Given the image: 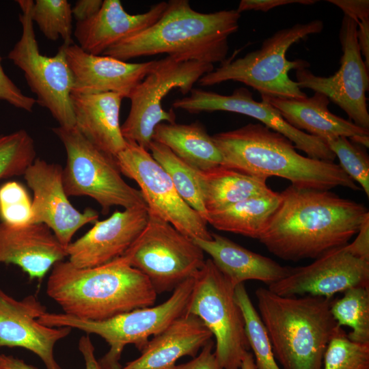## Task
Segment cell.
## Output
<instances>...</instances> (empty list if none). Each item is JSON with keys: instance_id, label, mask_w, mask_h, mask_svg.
Returning <instances> with one entry per match:
<instances>
[{"instance_id": "6da1fadb", "label": "cell", "mask_w": 369, "mask_h": 369, "mask_svg": "<svg viewBox=\"0 0 369 369\" xmlns=\"http://www.w3.org/2000/svg\"><path fill=\"white\" fill-rule=\"evenodd\" d=\"M258 239L269 252L285 260L316 259L346 245L369 216L362 204L328 190L290 185Z\"/></svg>"}, {"instance_id": "7a4b0ae2", "label": "cell", "mask_w": 369, "mask_h": 369, "mask_svg": "<svg viewBox=\"0 0 369 369\" xmlns=\"http://www.w3.org/2000/svg\"><path fill=\"white\" fill-rule=\"evenodd\" d=\"M236 10L203 13L187 0H170L161 16L148 28L114 44L102 55L124 61L167 54L182 61L221 63L228 52V38L238 27Z\"/></svg>"}, {"instance_id": "3957f363", "label": "cell", "mask_w": 369, "mask_h": 369, "mask_svg": "<svg viewBox=\"0 0 369 369\" xmlns=\"http://www.w3.org/2000/svg\"><path fill=\"white\" fill-rule=\"evenodd\" d=\"M212 138L221 154V165L245 174L264 180L277 176L302 189H360L338 164L300 154L286 137L260 122Z\"/></svg>"}, {"instance_id": "277c9868", "label": "cell", "mask_w": 369, "mask_h": 369, "mask_svg": "<svg viewBox=\"0 0 369 369\" xmlns=\"http://www.w3.org/2000/svg\"><path fill=\"white\" fill-rule=\"evenodd\" d=\"M46 293L64 314L95 321L152 306L158 295L148 279L122 257L91 268L57 262L49 277Z\"/></svg>"}, {"instance_id": "5b68a950", "label": "cell", "mask_w": 369, "mask_h": 369, "mask_svg": "<svg viewBox=\"0 0 369 369\" xmlns=\"http://www.w3.org/2000/svg\"><path fill=\"white\" fill-rule=\"evenodd\" d=\"M258 313L276 361L282 369H322L326 348L340 328L330 312L331 299L280 296L256 290Z\"/></svg>"}, {"instance_id": "8992f818", "label": "cell", "mask_w": 369, "mask_h": 369, "mask_svg": "<svg viewBox=\"0 0 369 369\" xmlns=\"http://www.w3.org/2000/svg\"><path fill=\"white\" fill-rule=\"evenodd\" d=\"M323 26L321 20L316 19L278 30L264 40L260 49L234 59H226L217 68L201 77L198 83L202 86H212L234 81L251 87L261 96L287 99L306 98L288 73L291 70L308 68L310 64L303 59L290 61L286 53L293 44L309 35L320 33Z\"/></svg>"}, {"instance_id": "52a82bcc", "label": "cell", "mask_w": 369, "mask_h": 369, "mask_svg": "<svg viewBox=\"0 0 369 369\" xmlns=\"http://www.w3.org/2000/svg\"><path fill=\"white\" fill-rule=\"evenodd\" d=\"M194 284V277L178 286L165 302L137 308L104 320H89L64 313L46 312L38 318L40 323L51 327H67L100 336L109 344V351L98 360L100 369H121L122 353L128 344L141 351L150 336L167 328L186 313Z\"/></svg>"}, {"instance_id": "ba28073f", "label": "cell", "mask_w": 369, "mask_h": 369, "mask_svg": "<svg viewBox=\"0 0 369 369\" xmlns=\"http://www.w3.org/2000/svg\"><path fill=\"white\" fill-rule=\"evenodd\" d=\"M52 131L66 149L62 181L68 196L90 197L99 204L103 214L114 206H147L140 190L122 178L114 157L94 146L75 126H59Z\"/></svg>"}, {"instance_id": "9c48e42d", "label": "cell", "mask_w": 369, "mask_h": 369, "mask_svg": "<svg viewBox=\"0 0 369 369\" xmlns=\"http://www.w3.org/2000/svg\"><path fill=\"white\" fill-rule=\"evenodd\" d=\"M121 257L148 279L157 295L194 277L206 260L193 239L150 210L144 229Z\"/></svg>"}, {"instance_id": "30bf717a", "label": "cell", "mask_w": 369, "mask_h": 369, "mask_svg": "<svg viewBox=\"0 0 369 369\" xmlns=\"http://www.w3.org/2000/svg\"><path fill=\"white\" fill-rule=\"evenodd\" d=\"M234 288L208 258L194 277L186 309L187 314L197 316L215 337V354L223 369H240L250 348Z\"/></svg>"}, {"instance_id": "8fae6325", "label": "cell", "mask_w": 369, "mask_h": 369, "mask_svg": "<svg viewBox=\"0 0 369 369\" xmlns=\"http://www.w3.org/2000/svg\"><path fill=\"white\" fill-rule=\"evenodd\" d=\"M16 2L21 10L18 16L22 33L8 58L23 72L31 91L36 95V103L47 109L59 126L74 127L70 97L73 79L64 46H60L54 56L42 55L31 16L33 1L17 0Z\"/></svg>"}, {"instance_id": "7c38bea8", "label": "cell", "mask_w": 369, "mask_h": 369, "mask_svg": "<svg viewBox=\"0 0 369 369\" xmlns=\"http://www.w3.org/2000/svg\"><path fill=\"white\" fill-rule=\"evenodd\" d=\"M213 69V64L182 61L169 56L159 59L154 68L128 97L130 111L121 125L126 141L134 142L149 151L156 126L162 122L176 121L173 110L163 109L162 100L165 96L174 88L179 89L183 94L189 93L193 85Z\"/></svg>"}, {"instance_id": "4fadbf2b", "label": "cell", "mask_w": 369, "mask_h": 369, "mask_svg": "<svg viewBox=\"0 0 369 369\" xmlns=\"http://www.w3.org/2000/svg\"><path fill=\"white\" fill-rule=\"evenodd\" d=\"M115 159L121 174L137 183L150 211L192 239L212 238L207 222L180 197L167 172L148 150L126 141Z\"/></svg>"}, {"instance_id": "5bb4252c", "label": "cell", "mask_w": 369, "mask_h": 369, "mask_svg": "<svg viewBox=\"0 0 369 369\" xmlns=\"http://www.w3.org/2000/svg\"><path fill=\"white\" fill-rule=\"evenodd\" d=\"M357 25L344 15L340 29L342 55L340 66L333 75H315L308 68L296 70L300 89L307 88L326 96L346 112L355 124L369 130L366 94L369 88L368 68L362 59L357 38Z\"/></svg>"}, {"instance_id": "9a60e30c", "label": "cell", "mask_w": 369, "mask_h": 369, "mask_svg": "<svg viewBox=\"0 0 369 369\" xmlns=\"http://www.w3.org/2000/svg\"><path fill=\"white\" fill-rule=\"evenodd\" d=\"M189 93L188 96L174 100L173 107L191 113L223 111L243 114L284 135L308 157L326 161L336 159L324 141L292 126L275 108L264 100H254L245 87L234 90L230 95L197 88H193Z\"/></svg>"}, {"instance_id": "2e32d148", "label": "cell", "mask_w": 369, "mask_h": 369, "mask_svg": "<svg viewBox=\"0 0 369 369\" xmlns=\"http://www.w3.org/2000/svg\"><path fill=\"white\" fill-rule=\"evenodd\" d=\"M311 264L291 267L284 278L268 286L286 297L310 295L331 299L357 286L369 287V261L351 254L345 245L332 249Z\"/></svg>"}, {"instance_id": "e0dca14e", "label": "cell", "mask_w": 369, "mask_h": 369, "mask_svg": "<svg viewBox=\"0 0 369 369\" xmlns=\"http://www.w3.org/2000/svg\"><path fill=\"white\" fill-rule=\"evenodd\" d=\"M63 168L57 163L36 158L23 176L33 191L30 223H44L65 247L83 226L95 223L98 213L92 208L83 212L70 202L62 181Z\"/></svg>"}, {"instance_id": "ac0fdd59", "label": "cell", "mask_w": 369, "mask_h": 369, "mask_svg": "<svg viewBox=\"0 0 369 369\" xmlns=\"http://www.w3.org/2000/svg\"><path fill=\"white\" fill-rule=\"evenodd\" d=\"M46 312L35 295L17 300L0 288V348H24L37 355L46 369H61L54 357V346L72 329L40 323L38 318Z\"/></svg>"}, {"instance_id": "d6986e66", "label": "cell", "mask_w": 369, "mask_h": 369, "mask_svg": "<svg viewBox=\"0 0 369 369\" xmlns=\"http://www.w3.org/2000/svg\"><path fill=\"white\" fill-rule=\"evenodd\" d=\"M149 217L147 206L116 210L97 221L83 236L66 247L68 261L79 268H91L121 257L144 229Z\"/></svg>"}, {"instance_id": "ffe728a7", "label": "cell", "mask_w": 369, "mask_h": 369, "mask_svg": "<svg viewBox=\"0 0 369 369\" xmlns=\"http://www.w3.org/2000/svg\"><path fill=\"white\" fill-rule=\"evenodd\" d=\"M63 45L73 79L72 93L75 94L114 92L128 98L158 62L128 63L110 56L88 53L74 43Z\"/></svg>"}, {"instance_id": "44dd1931", "label": "cell", "mask_w": 369, "mask_h": 369, "mask_svg": "<svg viewBox=\"0 0 369 369\" xmlns=\"http://www.w3.org/2000/svg\"><path fill=\"white\" fill-rule=\"evenodd\" d=\"M66 256V247L46 225L0 222V263L18 266L29 279H42Z\"/></svg>"}, {"instance_id": "7402d4cb", "label": "cell", "mask_w": 369, "mask_h": 369, "mask_svg": "<svg viewBox=\"0 0 369 369\" xmlns=\"http://www.w3.org/2000/svg\"><path fill=\"white\" fill-rule=\"evenodd\" d=\"M167 2L152 5L144 13L131 14L119 0H104L98 12L90 18L77 22L74 36L79 47L96 55L153 25L161 16Z\"/></svg>"}, {"instance_id": "603a6c76", "label": "cell", "mask_w": 369, "mask_h": 369, "mask_svg": "<svg viewBox=\"0 0 369 369\" xmlns=\"http://www.w3.org/2000/svg\"><path fill=\"white\" fill-rule=\"evenodd\" d=\"M213 337L197 316L185 313L153 336L141 355L121 369H170L182 357H195Z\"/></svg>"}, {"instance_id": "cb8c5ba5", "label": "cell", "mask_w": 369, "mask_h": 369, "mask_svg": "<svg viewBox=\"0 0 369 369\" xmlns=\"http://www.w3.org/2000/svg\"><path fill=\"white\" fill-rule=\"evenodd\" d=\"M75 127L96 148L115 157L126 145L120 124V94L71 93Z\"/></svg>"}, {"instance_id": "d4e9b609", "label": "cell", "mask_w": 369, "mask_h": 369, "mask_svg": "<svg viewBox=\"0 0 369 369\" xmlns=\"http://www.w3.org/2000/svg\"><path fill=\"white\" fill-rule=\"evenodd\" d=\"M210 240L193 239L235 288L247 280H258L268 286L285 277L291 267L251 251L226 236L211 233Z\"/></svg>"}, {"instance_id": "484cf974", "label": "cell", "mask_w": 369, "mask_h": 369, "mask_svg": "<svg viewBox=\"0 0 369 369\" xmlns=\"http://www.w3.org/2000/svg\"><path fill=\"white\" fill-rule=\"evenodd\" d=\"M262 100L275 108L292 126L318 137L323 141L338 136L351 139L369 136V130L357 126L331 113L329 100L324 94L314 92L311 97L301 99L279 98L261 96Z\"/></svg>"}, {"instance_id": "4316f807", "label": "cell", "mask_w": 369, "mask_h": 369, "mask_svg": "<svg viewBox=\"0 0 369 369\" xmlns=\"http://www.w3.org/2000/svg\"><path fill=\"white\" fill-rule=\"evenodd\" d=\"M152 141L164 145L198 171L208 170L223 163L212 136L199 122L188 124L160 123L154 128Z\"/></svg>"}, {"instance_id": "83f0119b", "label": "cell", "mask_w": 369, "mask_h": 369, "mask_svg": "<svg viewBox=\"0 0 369 369\" xmlns=\"http://www.w3.org/2000/svg\"><path fill=\"white\" fill-rule=\"evenodd\" d=\"M198 178L203 203L208 213L273 191L267 186L266 180L223 165L198 171Z\"/></svg>"}, {"instance_id": "f1b7e54d", "label": "cell", "mask_w": 369, "mask_h": 369, "mask_svg": "<svg viewBox=\"0 0 369 369\" xmlns=\"http://www.w3.org/2000/svg\"><path fill=\"white\" fill-rule=\"evenodd\" d=\"M280 193L253 197L208 213L206 222L221 231L259 239L281 202Z\"/></svg>"}, {"instance_id": "f546056e", "label": "cell", "mask_w": 369, "mask_h": 369, "mask_svg": "<svg viewBox=\"0 0 369 369\" xmlns=\"http://www.w3.org/2000/svg\"><path fill=\"white\" fill-rule=\"evenodd\" d=\"M149 150L152 157L167 172L180 197L206 221L208 213L203 203L198 170L156 141L151 142Z\"/></svg>"}, {"instance_id": "4dcf8cb0", "label": "cell", "mask_w": 369, "mask_h": 369, "mask_svg": "<svg viewBox=\"0 0 369 369\" xmlns=\"http://www.w3.org/2000/svg\"><path fill=\"white\" fill-rule=\"evenodd\" d=\"M330 312L339 327L351 328L347 334L351 341L369 344V287L348 289L342 297L331 301Z\"/></svg>"}, {"instance_id": "1f68e13d", "label": "cell", "mask_w": 369, "mask_h": 369, "mask_svg": "<svg viewBox=\"0 0 369 369\" xmlns=\"http://www.w3.org/2000/svg\"><path fill=\"white\" fill-rule=\"evenodd\" d=\"M234 297L243 314L245 333L249 348L253 351L256 368L281 369L275 358L264 325L243 284L235 287Z\"/></svg>"}, {"instance_id": "d6a6232c", "label": "cell", "mask_w": 369, "mask_h": 369, "mask_svg": "<svg viewBox=\"0 0 369 369\" xmlns=\"http://www.w3.org/2000/svg\"><path fill=\"white\" fill-rule=\"evenodd\" d=\"M31 16L40 31L51 41L61 38L64 44H73L71 5L66 0H36Z\"/></svg>"}, {"instance_id": "836d02e7", "label": "cell", "mask_w": 369, "mask_h": 369, "mask_svg": "<svg viewBox=\"0 0 369 369\" xmlns=\"http://www.w3.org/2000/svg\"><path fill=\"white\" fill-rule=\"evenodd\" d=\"M36 159L34 141L27 131L0 134V180L23 175Z\"/></svg>"}, {"instance_id": "e575fe53", "label": "cell", "mask_w": 369, "mask_h": 369, "mask_svg": "<svg viewBox=\"0 0 369 369\" xmlns=\"http://www.w3.org/2000/svg\"><path fill=\"white\" fill-rule=\"evenodd\" d=\"M322 369H369V344L351 341L340 327L326 348Z\"/></svg>"}, {"instance_id": "d590c367", "label": "cell", "mask_w": 369, "mask_h": 369, "mask_svg": "<svg viewBox=\"0 0 369 369\" xmlns=\"http://www.w3.org/2000/svg\"><path fill=\"white\" fill-rule=\"evenodd\" d=\"M338 157L339 165L355 182L358 183L369 196V157L367 153L347 137L338 136L324 141Z\"/></svg>"}, {"instance_id": "8d00e7d4", "label": "cell", "mask_w": 369, "mask_h": 369, "mask_svg": "<svg viewBox=\"0 0 369 369\" xmlns=\"http://www.w3.org/2000/svg\"><path fill=\"white\" fill-rule=\"evenodd\" d=\"M31 201L23 184L9 181L0 187V219L1 222L20 226L30 223Z\"/></svg>"}, {"instance_id": "74e56055", "label": "cell", "mask_w": 369, "mask_h": 369, "mask_svg": "<svg viewBox=\"0 0 369 369\" xmlns=\"http://www.w3.org/2000/svg\"><path fill=\"white\" fill-rule=\"evenodd\" d=\"M79 349L81 353L85 369H100L94 355V346L87 335L82 336L79 342ZM0 369H38L23 360L12 355H0Z\"/></svg>"}, {"instance_id": "f35d334b", "label": "cell", "mask_w": 369, "mask_h": 369, "mask_svg": "<svg viewBox=\"0 0 369 369\" xmlns=\"http://www.w3.org/2000/svg\"><path fill=\"white\" fill-rule=\"evenodd\" d=\"M0 56V100L14 107L32 112L35 98L24 94L16 85L7 76L1 66Z\"/></svg>"}, {"instance_id": "ab89813d", "label": "cell", "mask_w": 369, "mask_h": 369, "mask_svg": "<svg viewBox=\"0 0 369 369\" xmlns=\"http://www.w3.org/2000/svg\"><path fill=\"white\" fill-rule=\"evenodd\" d=\"M215 344L209 340L202 347L200 353L185 364L175 365L170 369H223L219 364L213 351Z\"/></svg>"}, {"instance_id": "60d3db41", "label": "cell", "mask_w": 369, "mask_h": 369, "mask_svg": "<svg viewBox=\"0 0 369 369\" xmlns=\"http://www.w3.org/2000/svg\"><path fill=\"white\" fill-rule=\"evenodd\" d=\"M315 3H316L315 0H241L236 11L240 14L248 10L267 12L275 8L288 4L312 5Z\"/></svg>"}, {"instance_id": "b9f144b4", "label": "cell", "mask_w": 369, "mask_h": 369, "mask_svg": "<svg viewBox=\"0 0 369 369\" xmlns=\"http://www.w3.org/2000/svg\"><path fill=\"white\" fill-rule=\"evenodd\" d=\"M328 2L340 8L344 15L353 19L356 23L369 18L368 0H328Z\"/></svg>"}, {"instance_id": "7bdbcfd3", "label": "cell", "mask_w": 369, "mask_h": 369, "mask_svg": "<svg viewBox=\"0 0 369 369\" xmlns=\"http://www.w3.org/2000/svg\"><path fill=\"white\" fill-rule=\"evenodd\" d=\"M353 241L345 245L353 256L369 261V216L362 223Z\"/></svg>"}, {"instance_id": "ee69618b", "label": "cell", "mask_w": 369, "mask_h": 369, "mask_svg": "<svg viewBox=\"0 0 369 369\" xmlns=\"http://www.w3.org/2000/svg\"><path fill=\"white\" fill-rule=\"evenodd\" d=\"M102 3V0H78L72 8V17L77 22L86 20L98 12Z\"/></svg>"}, {"instance_id": "f6af8a7d", "label": "cell", "mask_w": 369, "mask_h": 369, "mask_svg": "<svg viewBox=\"0 0 369 369\" xmlns=\"http://www.w3.org/2000/svg\"><path fill=\"white\" fill-rule=\"evenodd\" d=\"M357 38L361 53L364 57V62L369 68V18L357 23Z\"/></svg>"}, {"instance_id": "bcb514c9", "label": "cell", "mask_w": 369, "mask_h": 369, "mask_svg": "<svg viewBox=\"0 0 369 369\" xmlns=\"http://www.w3.org/2000/svg\"><path fill=\"white\" fill-rule=\"evenodd\" d=\"M240 369H257L254 362V355L249 351H247L245 354Z\"/></svg>"}]
</instances>
